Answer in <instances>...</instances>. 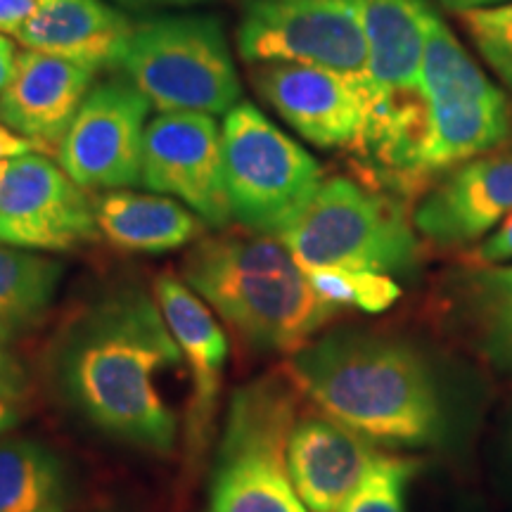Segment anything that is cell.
<instances>
[{"instance_id":"33","label":"cell","mask_w":512,"mask_h":512,"mask_svg":"<svg viewBox=\"0 0 512 512\" xmlns=\"http://www.w3.org/2000/svg\"><path fill=\"white\" fill-rule=\"evenodd\" d=\"M17 48L15 43L10 41L8 36L0 34V93L5 91V86L12 81V76H15V69H17Z\"/></svg>"},{"instance_id":"5","label":"cell","mask_w":512,"mask_h":512,"mask_svg":"<svg viewBox=\"0 0 512 512\" xmlns=\"http://www.w3.org/2000/svg\"><path fill=\"white\" fill-rule=\"evenodd\" d=\"M413 226L392 197L354 178L335 176L323 181L280 242L304 271L349 268L387 275L411 273L420 259Z\"/></svg>"},{"instance_id":"22","label":"cell","mask_w":512,"mask_h":512,"mask_svg":"<svg viewBox=\"0 0 512 512\" xmlns=\"http://www.w3.org/2000/svg\"><path fill=\"white\" fill-rule=\"evenodd\" d=\"M460 316L479 354L512 375V264L467 271L460 278Z\"/></svg>"},{"instance_id":"3","label":"cell","mask_w":512,"mask_h":512,"mask_svg":"<svg viewBox=\"0 0 512 512\" xmlns=\"http://www.w3.org/2000/svg\"><path fill=\"white\" fill-rule=\"evenodd\" d=\"M183 280L266 351H299L339 306L313 290L283 242L268 235H216L197 242L183 261Z\"/></svg>"},{"instance_id":"1","label":"cell","mask_w":512,"mask_h":512,"mask_svg":"<svg viewBox=\"0 0 512 512\" xmlns=\"http://www.w3.org/2000/svg\"><path fill=\"white\" fill-rule=\"evenodd\" d=\"M50 361L60 394L98 430L143 451L176 446L162 377L183 354L155 297L138 287L107 292L64 325Z\"/></svg>"},{"instance_id":"13","label":"cell","mask_w":512,"mask_h":512,"mask_svg":"<svg viewBox=\"0 0 512 512\" xmlns=\"http://www.w3.org/2000/svg\"><path fill=\"white\" fill-rule=\"evenodd\" d=\"M155 299L190 370V401L185 408L183 437L188 460L200 463L214 432L228 342L200 294L174 273L157 275Z\"/></svg>"},{"instance_id":"23","label":"cell","mask_w":512,"mask_h":512,"mask_svg":"<svg viewBox=\"0 0 512 512\" xmlns=\"http://www.w3.org/2000/svg\"><path fill=\"white\" fill-rule=\"evenodd\" d=\"M60 280V261L0 245V344H10L48 316Z\"/></svg>"},{"instance_id":"16","label":"cell","mask_w":512,"mask_h":512,"mask_svg":"<svg viewBox=\"0 0 512 512\" xmlns=\"http://www.w3.org/2000/svg\"><path fill=\"white\" fill-rule=\"evenodd\" d=\"M377 453L370 441L325 415L297 420L287 441L290 477L309 512H339Z\"/></svg>"},{"instance_id":"26","label":"cell","mask_w":512,"mask_h":512,"mask_svg":"<svg viewBox=\"0 0 512 512\" xmlns=\"http://www.w3.org/2000/svg\"><path fill=\"white\" fill-rule=\"evenodd\" d=\"M415 472V460L377 456L339 512H406V491Z\"/></svg>"},{"instance_id":"27","label":"cell","mask_w":512,"mask_h":512,"mask_svg":"<svg viewBox=\"0 0 512 512\" xmlns=\"http://www.w3.org/2000/svg\"><path fill=\"white\" fill-rule=\"evenodd\" d=\"M467 36L475 43L482 60L508 91H512V3L496 8L460 12Z\"/></svg>"},{"instance_id":"4","label":"cell","mask_w":512,"mask_h":512,"mask_svg":"<svg viewBox=\"0 0 512 512\" xmlns=\"http://www.w3.org/2000/svg\"><path fill=\"white\" fill-rule=\"evenodd\" d=\"M294 389L283 377L266 375L233 394L207 512H309L287 467V441L297 425Z\"/></svg>"},{"instance_id":"11","label":"cell","mask_w":512,"mask_h":512,"mask_svg":"<svg viewBox=\"0 0 512 512\" xmlns=\"http://www.w3.org/2000/svg\"><path fill=\"white\" fill-rule=\"evenodd\" d=\"M140 183L181 200L209 226L226 228L233 221L223 174V133L211 114L159 112L145 131Z\"/></svg>"},{"instance_id":"24","label":"cell","mask_w":512,"mask_h":512,"mask_svg":"<svg viewBox=\"0 0 512 512\" xmlns=\"http://www.w3.org/2000/svg\"><path fill=\"white\" fill-rule=\"evenodd\" d=\"M422 100H503L508 98L453 36L434 8L425 19V48L420 64Z\"/></svg>"},{"instance_id":"35","label":"cell","mask_w":512,"mask_h":512,"mask_svg":"<svg viewBox=\"0 0 512 512\" xmlns=\"http://www.w3.org/2000/svg\"><path fill=\"white\" fill-rule=\"evenodd\" d=\"M17 422V411L10 406V403H0V434L5 430H10L12 425Z\"/></svg>"},{"instance_id":"36","label":"cell","mask_w":512,"mask_h":512,"mask_svg":"<svg viewBox=\"0 0 512 512\" xmlns=\"http://www.w3.org/2000/svg\"><path fill=\"white\" fill-rule=\"evenodd\" d=\"M5 164L8 162H0V178H3V174H5Z\"/></svg>"},{"instance_id":"34","label":"cell","mask_w":512,"mask_h":512,"mask_svg":"<svg viewBox=\"0 0 512 512\" xmlns=\"http://www.w3.org/2000/svg\"><path fill=\"white\" fill-rule=\"evenodd\" d=\"M446 10L451 12H467V10H482V8H496V5L512 3V0H439Z\"/></svg>"},{"instance_id":"12","label":"cell","mask_w":512,"mask_h":512,"mask_svg":"<svg viewBox=\"0 0 512 512\" xmlns=\"http://www.w3.org/2000/svg\"><path fill=\"white\" fill-rule=\"evenodd\" d=\"M256 91L299 136L318 147L361 150L375 86L299 62L254 64Z\"/></svg>"},{"instance_id":"9","label":"cell","mask_w":512,"mask_h":512,"mask_svg":"<svg viewBox=\"0 0 512 512\" xmlns=\"http://www.w3.org/2000/svg\"><path fill=\"white\" fill-rule=\"evenodd\" d=\"M150 107L126 76L93 83L57 147L62 169L81 188L140 185Z\"/></svg>"},{"instance_id":"10","label":"cell","mask_w":512,"mask_h":512,"mask_svg":"<svg viewBox=\"0 0 512 512\" xmlns=\"http://www.w3.org/2000/svg\"><path fill=\"white\" fill-rule=\"evenodd\" d=\"M98 233L93 202L60 164L38 152L8 159L0 178V242L69 252L95 242Z\"/></svg>"},{"instance_id":"6","label":"cell","mask_w":512,"mask_h":512,"mask_svg":"<svg viewBox=\"0 0 512 512\" xmlns=\"http://www.w3.org/2000/svg\"><path fill=\"white\" fill-rule=\"evenodd\" d=\"M119 69L159 112L228 114L240 79L219 19L164 15L133 27Z\"/></svg>"},{"instance_id":"17","label":"cell","mask_w":512,"mask_h":512,"mask_svg":"<svg viewBox=\"0 0 512 512\" xmlns=\"http://www.w3.org/2000/svg\"><path fill=\"white\" fill-rule=\"evenodd\" d=\"M136 24L105 0H36L34 15L17 34L27 50L72 60L83 67H119Z\"/></svg>"},{"instance_id":"25","label":"cell","mask_w":512,"mask_h":512,"mask_svg":"<svg viewBox=\"0 0 512 512\" xmlns=\"http://www.w3.org/2000/svg\"><path fill=\"white\" fill-rule=\"evenodd\" d=\"M313 290L335 306H356L368 313L387 311L401 297V287L392 275L349 268H309L304 271Z\"/></svg>"},{"instance_id":"20","label":"cell","mask_w":512,"mask_h":512,"mask_svg":"<svg viewBox=\"0 0 512 512\" xmlns=\"http://www.w3.org/2000/svg\"><path fill=\"white\" fill-rule=\"evenodd\" d=\"M100 233L126 252L162 254L197 240L204 221L166 195L112 190L93 202Z\"/></svg>"},{"instance_id":"30","label":"cell","mask_w":512,"mask_h":512,"mask_svg":"<svg viewBox=\"0 0 512 512\" xmlns=\"http://www.w3.org/2000/svg\"><path fill=\"white\" fill-rule=\"evenodd\" d=\"M34 10L36 0H0V34L17 36Z\"/></svg>"},{"instance_id":"15","label":"cell","mask_w":512,"mask_h":512,"mask_svg":"<svg viewBox=\"0 0 512 512\" xmlns=\"http://www.w3.org/2000/svg\"><path fill=\"white\" fill-rule=\"evenodd\" d=\"M95 74L64 57L24 48L15 76L0 93V124L46 150H57L91 93Z\"/></svg>"},{"instance_id":"32","label":"cell","mask_w":512,"mask_h":512,"mask_svg":"<svg viewBox=\"0 0 512 512\" xmlns=\"http://www.w3.org/2000/svg\"><path fill=\"white\" fill-rule=\"evenodd\" d=\"M112 3H117L121 8L133 10V12H155V10L192 8V5H200L204 0H112Z\"/></svg>"},{"instance_id":"7","label":"cell","mask_w":512,"mask_h":512,"mask_svg":"<svg viewBox=\"0 0 512 512\" xmlns=\"http://www.w3.org/2000/svg\"><path fill=\"white\" fill-rule=\"evenodd\" d=\"M221 133L230 216L247 233L280 240L316 197L323 169L252 102L240 100Z\"/></svg>"},{"instance_id":"31","label":"cell","mask_w":512,"mask_h":512,"mask_svg":"<svg viewBox=\"0 0 512 512\" xmlns=\"http://www.w3.org/2000/svg\"><path fill=\"white\" fill-rule=\"evenodd\" d=\"M38 150H46V147L38 145L36 140L17 136V133H12L10 128L0 124V162H8V159L29 155V152H38Z\"/></svg>"},{"instance_id":"28","label":"cell","mask_w":512,"mask_h":512,"mask_svg":"<svg viewBox=\"0 0 512 512\" xmlns=\"http://www.w3.org/2000/svg\"><path fill=\"white\" fill-rule=\"evenodd\" d=\"M467 266H503L512 261V214L498 223L489 238L465 256Z\"/></svg>"},{"instance_id":"21","label":"cell","mask_w":512,"mask_h":512,"mask_svg":"<svg viewBox=\"0 0 512 512\" xmlns=\"http://www.w3.org/2000/svg\"><path fill=\"white\" fill-rule=\"evenodd\" d=\"M69 501L67 470L48 446L0 434V512H67Z\"/></svg>"},{"instance_id":"2","label":"cell","mask_w":512,"mask_h":512,"mask_svg":"<svg viewBox=\"0 0 512 512\" xmlns=\"http://www.w3.org/2000/svg\"><path fill=\"white\" fill-rule=\"evenodd\" d=\"M285 370L328 418L368 441L425 446L444 432L432 370L399 339L332 332L294 351Z\"/></svg>"},{"instance_id":"18","label":"cell","mask_w":512,"mask_h":512,"mask_svg":"<svg viewBox=\"0 0 512 512\" xmlns=\"http://www.w3.org/2000/svg\"><path fill=\"white\" fill-rule=\"evenodd\" d=\"M415 183L489 155L512 138L510 100H425Z\"/></svg>"},{"instance_id":"29","label":"cell","mask_w":512,"mask_h":512,"mask_svg":"<svg viewBox=\"0 0 512 512\" xmlns=\"http://www.w3.org/2000/svg\"><path fill=\"white\" fill-rule=\"evenodd\" d=\"M29 394V377L24 373L22 363L8 349L0 344V403H19Z\"/></svg>"},{"instance_id":"19","label":"cell","mask_w":512,"mask_h":512,"mask_svg":"<svg viewBox=\"0 0 512 512\" xmlns=\"http://www.w3.org/2000/svg\"><path fill=\"white\" fill-rule=\"evenodd\" d=\"M368 43V74L384 98L420 95V64L430 0H358Z\"/></svg>"},{"instance_id":"14","label":"cell","mask_w":512,"mask_h":512,"mask_svg":"<svg viewBox=\"0 0 512 512\" xmlns=\"http://www.w3.org/2000/svg\"><path fill=\"white\" fill-rule=\"evenodd\" d=\"M512 214V147L456 166L422 197L418 233L437 247H467Z\"/></svg>"},{"instance_id":"8","label":"cell","mask_w":512,"mask_h":512,"mask_svg":"<svg viewBox=\"0 0 512 512\" xmlns=\"http://www.w3.org/2000/svg\"><path fill=\"white\" fill-rule=\"evenodd\" d=\"M238 48L249 64L299 62L373 83L358 0H242Z\"/></svg>"}]
</instances>
